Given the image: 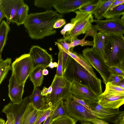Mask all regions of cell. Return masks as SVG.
Returning a JSON list of instances; mask_svg holds the SVG:
<instances>
[{"instance_id":"cell-48","label":"cell","mask_w":124,"mask_h":124,"mask_svg":"<svg viewBox=\"0 0 124 124\" xmlns=\"http://www.w3.org/2000/svg\"><path fill=\"white\" fill-rule=\"evenodd\" d=\"M58 65V64L56 62H51L49 65L48 67L51 69H53L54 67H57Z\"/></svg>"},{"instance_id":"cell-9","label":"cell","mask_w":124,"mask_h":124,"mask_svg":"<svg viewBox=\"0 0 124 124\" xmlns=\"http://www.w3.org/2000/svg\"><path fill=\"white\" fill-rule=\"evenodd\" d=\"M87 105L91 108L92 113L97 118L107 121L114 124L124 113V110L120 111L118 109H113L103 107L98 102Z\"/></svg>"},{"instance_id":"cell-41","label":"cell","mask_w":124,"mask_h":124,"mask_svg":"<svg viewBox=\"0 0 124 124\" xmlns=\"http://www.w3.org/2000/svg\"><path fill=\"white\" fill-rule=\"evenodd\" d=\"M58 48L61 50L62 51V69L63 71H64L68 60L70 56L66 52L63 51L60 47H58Z\"/></svg>"},{"instance_id":"cell-11","label":"cell","mask_w":124,"mask_h":124,"mask_svg":"<svg viewBox=\"0 0 124 124\" xmlns=\"http://www.w3.org/2000/svg\"><path fill=\"white\" fill-rule=\"evenodd\" d=\"M98 103L103 107L118 109L124 104V93L105 91L100 96Z\"/></svg>"},{"instance_id":"cell-36","label":"cell","mask_w":124,"mask_h":124,"mask_svg":"<svg viewBox=\"0 0 124 124\" xmlns=\"http://www.w3.org/2000/svg\"><path fill=\"white\" fill-rule=\"evenodd\" d=\"M108 70L110 74L121 76L124 79V71L118 66H110Z\"/></svg>"},{"instance_id":"cell-19","label":"cell","mask_w":124,"mask_h":124,"mask_svg":"<svg viewBox=\"0 0 124 124\" xmlns=\"http://www.w3.org/2000/svg\"><path fill=\"white\" fill-rule=\"evenodd\" d=\"M28 97L30 102L36 109L41 110L47 108L45 96L41 95L38 87H34L31 94Z\"/></svg>"},{"instance_id":"cell-27","label":"cell","mask_w":124,"mask_h":124,"mask_svg":"<svg viewBox=\"0 0 124 124\" xmlns=\"http://www.w3.org/2000/svg\"><path fill=\"white\" fill-rule=\"evenodd\" d=\"M124 15V2L108 10L106 13L104 18L106 19L119 18Z\"/></svg>"},{"instance_id":"cell-26","label":"cell","mask_w":124,"mask_h":124,"mask_svg":"<svg viewBox=\"0 0 124 124\" xmlns=\"http://www.w3.org/2000/svg\"><path fill=\"white\" fill-rule=\"evenodd\" d=\"M11 59L7 58L4 60L0 58V84L6 77L8 72L11 70Z\"/></svg>"},{"instance_id":"cell-15","label":"cell","mask_w":124,"mask_h":124,"mask_svg":"<svg viewBox=\"0 0 124 124\" xmlns=\"http://www.w3.org/2000/svg\"><path fill=\"white\" fill-rule=\"evenodd\" d=\"M93 0H59L53 6L56 11L62 15L74 12L79 9L84 4Z\"/></svg>"},{"instance_id":"cell-21","label":"cell","mask_w":124,"mask_h":124,"mask_svg":"<svg viewBox=\"0 0 124 124\" xmlns=\"http://www.w3.org/2000/svg\"><path fill=\"white\" fill-rule=\"evenodd\" d=\"M55 43L58 47H60L63 51L68 54L90 73L94 77H97L92 66L83 57L82 55L80 54H78L75 52H74L72 53L64 49L57 42H55Z\"/></svg>"},{"instance_id":"cell-29","label":"cell","mask_w":124,"mask_h":124,"mask_svg":"<svg viewBox=\"0 0 124 124\" xmlns=\"http://www.w3.org/2000/svg\"><path fill=\"white\" fill-rule=\"evenodd\" d=\"M55 106L41 110L35 124H40L44 122L51 115L55 108Z\"/></svg>"},{"instance_id":"cell-7","label":"cell","mask_w":124,"mask_h":124,"mask_svg":"<svg viewBox=\"0 0 124 124\" xmlns=\"http://www.w3.org/2000/svg\"><path fill=\"white\" fill-rule=\"evenodd\" d=\"M64 105L67 115L77 120L83 122H90L97 119L90 110L74 100L71 93L65 99Z\"/></svg>"},{"instance_id":"cell-45","label":"cell","mask_w":124,"mask_h":124,"mask_svg":"<svg viewBox=\"0 0 124 124\" xmlns=\"http://www.w3.org/2000/svg\"><path fill=\"white\" fill-rule=\"evenodd\" d=\"M73 99L82 105L83 106L85 107L86 108H87L91 110V108L89 107L87 105L85 102L83 100H81L73 96Z\"/></svg>"},{"instance_id":"cell-34","label":"cell","mask_w":124,"mask_h":124,"mask_svg":"<svg viewBox=\"0 0 124 124\" xmlns=\"http://www.w3.org/2000/svg\"><path fill=\"white\" fill-rule=\"evenodd\" d=\"M105 85V91L107 92L124 93V88L117 85H113L109 82H108Z\"/></svg>"},{"instance_id":"cell-28","label":"cell","mask_w":124,"mask_h":124,"mask_svg":"<svg viewBox=\"0 0 124 124\" xmlns=\"http://www.w3.org/2000/svg\"><path fill=\"white\" fill-rule=\"evenodd\" d=\"M67 115L63 100L58 103L51 115V121L59 116Z\"/></svg>"},{"instance_id":"cell-4","label":"cell","mask_w":124,"mask_h":124,"mask_svg":"<svg viewBox=\"0 0 124 124\" xmlns=\"http://www.w3.org/2000/svg\"><path fill=\"white\" fill-rule=\"evenodd\" d=\"M52 83V93L45 96L47 108L56 105L71 93V83L63 77H59L55 74Z\"/></svg>"},{"instance_id":"cell-54","label":"cell","mask_w":124,"mask_h":124,"mask_svg":"<svg viewBox=\"0 0 124 124\" xmlns=\"http://www.w3.org/2000/svg\"><path fill=\"white\" fill-rule=\"evenodd\" d=\"M5 121L2 118H0V124H5Z\"/></svg>"},{"instance_id":"cell-58","label":"cell","mask_w":124,"mask_h":124,"mask_svg":"<svg viewBox=\"0 0 124 124\" xmlns=\"http://www.w3.org/2000/svg\"></svg>"},{"instance_id":"cell-18","label":"cell","mask_w":124,"mask_h":124,"mask_svg":"<svg viewBox=\"0 0 124 124\" xmlns=\"http://www.w3.org/2000/svg\"><path fill=\"white\" fill-rule=\"evenodd\" d=\"M105 32L100 31L93 37L94 46L93 47L107 63L108 59L105 51V43L107 35Z\"/></svg>"},{"instance_id":"cell-31","label":"cell","mask_w":124,"mask_h":124,"mask_svg":"<svg viewBox=\"0 0 124 124\" xmlns=\"http://www.w3.org/2000/svg\"><path fill=\"white\" fill-rule=\"evenodd\" d=\"M77 121L67 115L57 117L52 120L50 124H76Z\"/></svg>"},{"instance_id":"cell-50","label":"cell","mask_w":124,"mask_h":124,"mask_svg":"<svg viewBox=\"0 0 124 124\" xmlns=\"http://www.w3.org/2000/svg\"><path fill=\"white\" fill-rule=\"evenodd\" d=\"M5 17L4 13L2 10L0 8V22H1L2 19Z\"/></svg>"},{"instance_id":"cell-22","label":"cell","mask_w":124,"mask_h":124,"mask_svg":"<svg viewBox=\"0 0 124 124\" xmlns=\"http://www.w3.org/2000/svg\"><path fill=\"white\" fill-rule=\"evenodd\" d=\"M40 110L36 108L30 102L23 114L21 124H35Z\"/></svg>"},{"instance_id":"cell-30","label":"cell","mask_w":124,"mask_h":124,"mask_svg":"<svg viewBox=\"0 0 124 124\" xmlns=\"http://www.w3.org/2000/svg\"><path fill=\"white\" fill-rule=\"evenodd\" d=\"M59 0H35L34 4L38 8H42L46 10H51L54 5Z\"/></svg>"},{"instance_id":"cell-53","label":"cell","mask_w":124,"mask_h":124,"mask_svg":"<svg viewBox=\"0 0 124 124\" xmlns=\"http://www.w3.org/2000/svg\"><path fill=\"white\" fill-rule=\"evenodd\" d=\"M48 74V71L46 69H44L43 71V74L44 75H46Z\"/></svg>"},{"instance_id":"cell-24","label":"cell","mask_w":124,"mask_h":124,"mask_svg":"<svg viewBox=\"0 0 124 124\" xmlns=\"http://www.w3.org/2000/svg\"><path fill=\"white\" fill-rule=\"evenodd\" d=\"M10 30L9 23L4 20H2L0 25V58L1 53L6 44L7 36Z\"/></svg>"},{"instance_id":"cell-32","label":"cell","mask_w":124,"mask_h":124,"mask_svg":"<svg viewBox=\"0 0 124 124\" xmlns=\"http://www.w3.org/2000/svg\"><path fill=\"white\" fill-rule=\"evenodd\" d=\"M85 38L84 37L81 39H78L73 40L70 43V45L71 47L80 45L81 46H90L93 47L94 46V43L93 41H89L85 40Z\"/></svg>"},{"instance_id":"cell-3","label":"cell","mask_w":124,"mask_h":124,"mask_svg":"<svg viewBox=\"0 0 124 124\" xmlns=\"http://www.w3.org/2000/svg\"><path fill=\"white\" fill-rule=\"evenodd\" d=\"M105 51L109 66H118L124 59V36L119 34H107Z\"/></svg>"},{"instance_id":"cell-2","label":"cell","mask_w":124,"mask_h":124,"mask_svg":"<svg viewBox=\"0 0 124 124\" xmlns=\"http://www.w3.org/2000/svg\"><path fill=\"white\" fill-rule=\"evenodd\" d=\"M63 77L71 83L74 82L85 86L99 96L103 93L101 79L90 73L70 56Z\"/></svg>"},{"instance_id":"cell-44","label":"cell","mask_w":124,"mask_h":124,"mask_svg":"<svg viewBox=\"0 0 124 124\" xmlns=\"http://www.w3.org/2000/svg\"><path fill=\"white\" fill-rule=\"evenodd\" d=\"M124 2V0H115L109 7L108 10L114 8Z\"/></svg>"},{"instance_id":"cell-40","label":"cell","mask_w":124,"mask_h":124,"mask_svg":"<svg viewBox=\"0 0 124 124\" xmlns=\"http://www.w3.org/2000/svg\"><path fill=\"white\" fill-rule=\"evenodd\" d=\"M124 79L122 77L110 74L108 80V82L115 85H117L118 83Z\"/></svg>"},{"instance_id":"cell-5","label":"cell","mask_w":124,"mask_h":124,"mask_svg":"<svg viewBox=\"0 0 124 124\" xmlns=\"http://www.w3.org/2000/svg\"><path fill=\"white\" fill-rule=\"evenodd\" d=\"M74 12L76 15L75 18L71 19L70 23H75V25L70 34L65 36L64 38L69 43L77 39L80 34L85 33L93 22V14L91 12H83L78 10Z\"/></svg>"},{"instance_id":"cell-6","label":"cell","mask_w":124,"mask_h":124,"mask_svg":"<svg viewBox=\"0 0 124 124\" xmlns=\"http://www.w3.org/2000/svg\"><path fill=\"white\" fill-rule=\"evenodd\" d=\"M12 74L19 85L25 84L34 68L32 60L29 54L17 58L11 64Z\"/></svg>"},{"instance_id":"cell-56","label":"cell","mask_w":124,"mask_h":124,"mask_svg":"<svg viewBox=\"0 0 124 124\" xmlns=\"http://www.w3.org/2000/svg\"><path fill=\"white\" fill-rule=\"evenodd\" d=\"M121 19L122 22L124 23V15L122 16Z\"/></svg>"},{"instance_id":"cell-37","label":"cell","mask_w":124,"mask_h":124,"mask_svg":"<svg viewBox=\"0 0 124 124\" xmlns=\"http://www.w3.org/2000/svg\"><path fill=\"white\" fill-rule=\"evenodd\" d=\"M75 23H68L65 24L63 28L60 31L61 33L62 34L64 38L65 36L69 35L71 32L74 28Z\"/></svg>"},{"instance_id":"cell-25","label":"cell","mask_w":124,"mask_h":124,"mask_svg":"<svg viewBox=\"0 0 124 124\" xmlns=\"http://www.w3.org/2000/svg\"><path fill=\"white\" fill-rule=\"evenodd\" d=\"M29 7L24 3L18 9L16 15V22L17 26L24 24L26 21L29 15Z\"/></svg>"},{"instance_id":"cell-51","label":"cell","mask_w":124,"mask_h":124,"mask_svg":"<svg viewBox=\"0 0 124 124\" xmlns=\"http://www.w3.org/2000/svg\"><path fill=\"white\" fill-rule=\"evenodd\" d=\"M117 85L124 88V79L119 82L118 84Z\"/></svg>"},{"instance_id":"cell-1","label":"cell","mask_w":124,"mask_h":124,"mask_svg":"<svg viewBox=\"0 0 124 124\" xmlns=\"http://www.w3.org/2000/svg\"><path fill=\"white\" fill-rule=\"evenodd\" d=\"M63 17L52 10L29 15L24 24L29 36L32 39H41L55 34L56 31L53 27L55 22Z\"/></svg>"},{"instance_id":"cell-38","label":"cell","mask_w":124,"mask_h":124,"mask_svg":"<svg viewBox=\"0 0 124 124\" xmlns=\"http://www.w3.org/2000/svg\"><path fill=\"white\" fill-rule=\"evenodd\" d=\"M56 42L59 43L66 50L72 53L74 52L73 50L74 47H71L70 45V43L67 42L64 38L58 39Z\"/></svg>"},{"instance_id":"cell-14","label":"cell","mask_w":124,"mask_h":124,"mask_svg":"<svg viewBox=\"0 0 124 124\" xmlns=\"http://www.w3.org/2000/svg\"><path fill=\"white\" fill-rule=\"evenodd\" d=\"M24 3L23 0H0V8L8 21L15 23L17 12Z\"/></svg>"},{"instance_id":"cell-42","label":"cell","mask_w":124,"mask_h":124,"mask_svg":"<svg viewBox=\"0 0 124 124\" xmlns=\"http://www.w3.org/2000/svg\"><path fill=\"white\" fill-rule=\"evenodd\" d=\"M53 83H52L50 86L48 88L44 87L41 91V94L42 96H46L51 93L52 90Z\"/></svg>"},{"instance_id":"cell-33","label":"cell","mask_w":124,"mask_h":124,"mask_svg":"<svg viewBox=\"0 0 124 124\" xmlns=\"http://www.w3.org/2000/svg\"><path fill=\"white\" fill-rule=\"evenodd\" d=\"M97 1L93 0L92 1L86 3L82 6L79 8V11L85 12H91L96 5V3H94Z\"/></svg>"},{"instance_id":"cell-39","label":"cell","mask_w":124,"mask_h":124,"mask_svg":"<svg viewBox=\"0 0 124 124\" xmlns=\"http://www.w3.org/2000/svg\"><path fill=\"white\" fill-rule=\"evenodd\" d=\"M100 31V30L97 25H92L90 28L86 32L84 37L86 38L88 36H90L93 37L97 33V31Z\"/></svg>"},{"instance_id":"cell-52","label":"cell","mask_w":124,"mask_h":124,"mask_svg":"<svg viewBox=\"0 0 124 124\" xmlns=\"http://www.w3.org/2000/svg\"><path fill=\"white\" fill-rule=\"evenodd\" d=\"M118 66L124 71V59L120 64Z\"/></svg>"},{"instance_id":"cell-20","label":"cell","mask_w":124,"mask_h":124,"mask_svg":"<svg viewBox=\"0 0 124 124\" xmlns=\"http://www.w3.org/2000/svg\"><path fill=\"white\" fill-rule=\"evenodd\" d=\"M115 0H99L96 3V5L92 12L95 19L97 20L104 18V16L108 9Z\"/></svg>"},{"instance_id":"cell-16","label":"cell","mask_w":124,"mask_h":124,"mask_svg":"<svg viewBox=\"0 0 124 124\" xmlns=\"http://www.w3.org/2000/svg\"><path fill=\"white\" fill-rule=\"evenodd\" d=\"M25 84L19 85L17 83L14 76L12 74L9 80L8 85V96L11 102L17 103L22 100Z\"/></svg>"},{"instance_id":"cell-17","label":"cell","mask_w":124,"mask_h":124,"mask_svg":"<svg viewBox=\"0 0 124 124\" xmlns=\"http://www.w3.org/2000/svg\"><path fill=\"white\" fill-rule=\"evenodd\" d=\"M30 102L28 96H26L18 102H10L8 103L14 117V124H21L23 114Z\"/></svg>"},{"instance_id":"cell-10","label":"cell","mask_w":124,"mask_h":124,"mask_svg":"<svg viewBox=\"0 0 124 124\" xmlns=\"http://www.w3.org/2000/svg\"><path fill=\"white\" fill-rule=\"evenodd\" d=\"M70 93L73 96L84 101L87 105L98 102L100 96L85 86L74 82L71 83Z\"/></svg>"},{"instance_id":"cell-13","label":"cell","mask_w":124,"mask_h":124,"mask_svg":"<svg viewBox=\"0 0 124 124\" xmlns=\"http://www.w3.org/2000/svg\"><path fill=\"white\" fill-rule=\"evenodd\" d=\"M29 54L32 60L34 68L40 65L48 67L53 60L52 55L49 54L46 49L38 45L31 46Z\"/></svg>"},{"instance_id":"cell-35","label":"cell","mask_w":124,"mask_h":124,"mask_svg":"<svg viewBox=\"0 0 124 124\" xmlns=\"http://www.w3.org/2000/svg\"><path fill=\"white\" fill-rule=\"evenodd\" d=\"M59 52L58 54V65L56 75L59 77H63V71L62 69V55L61 50L58 49Z\"/></svg>"},{"instance_id":"cell-23","label":"cell","mask_w":124,"mask_h":124,"mask_svg":"<svg viewBox=\"0 0 124 124\" xmlns=\"http://www.w3.org/2000/svg\"><path fill=\"white\" fill-rule=\"evenodd\" d=\"M47 67L44 65H40L33 69L29 77L34 87H39L42 84L44 79L43 71Z\"/></svg>"},{"instance_id":"cell-43","label":"cell","mask_w":124,"mask_h":124,"mask_svg":"<svg viewBox=\"0 0 124 124\" xmlns=\"http://www.w3.org/2000/svg\"><path fill=\"white\" fill-rule=\"evenodd\" d=\"M66 23L65 19L61 18L55 22L54 25L53 27L54 29L61 28Z\"/></svg>"},{"instance_id":"cell-49","label":"cell","mask_w":124,"mask_h":124,"mask_svg":"<svg viewBox=\"0 0 124 124\" xmlns=\"http://www.w3.org/2000/svg\"><path fill=\"white\" fill-rule=\"evenodd\" d=\"M51 121V115L44 122L43 124H50Z\"/></svg>"},{"instance_id":"cell-8","label":"cell","mask_w":124,"mask_h":124,"mask_svg":"<svg viewBox=\"0 0 124 124\" xmlns=\"http://www.w3.org/2000/svg\"><path fill=\"white\" fill-rule=\"evenodd\" d=\"M82 55L99 73L104 83L106 84L110 75L109 66L101 56L93 47L84 49L82 51Z\"/></svg>"},{"instance_id":"cell-46","label":"cell","mask_w":124,"mask_h":124,"mask_svg":"<svg viewBox=\"0 0 124 124\" xmlns=\"http://www.w3.org/2000/svg\"><path fill=\"white\" fill-rule=\"evenodd\" d=\"M93 124H110L105 120L98 119L90 122Z\"/></svg>"},{"instance_id":"cell-47","label":"cell","mask_w":124,"mask_h":124,"mask_svg":"<svg viewBox=\"0 0 124 124\" xmlns=\"http://www.w3.org/2000/svg\"><path fill=\"white\" fill-rule=\"evenodd\" d=\"M114 124H124V113Z\"/></svg>"},{"instance_id":"cell-12","label":"cell","mask_w":124,"mask_h":124,"mask_svg":"<svg viewBox=\"0 0 124 124\" xmlns=\"http://www.w3.org/2000/svg\"><path fill=\"white\" fill-rule=\"evenodd\" d=\"M100 31L107 34H124V23L120 18H116L105 20L93 19Z\"/></svg>"},{"instance_id":"cell-55","label":"cell","mask_w":124,"mask_h":124,"mask_svg":"<svg viewBox=\"0 0 124 124\" xmlns=\"http://www.w3.org/2000/svg\"><path fill=\"white\" fill-rule=\"evenodd\" d=\"M80 124H93L90 122H83Z\"/></svg>"},{"instance_id":"cell-57","label":"cell","mask_w":124,"mask_h":124,"mask_svg":"<svg viewBox=\"0 0 124 124\" xmlns=\"http://www.w3.org/2000/svg\"><path fill=\"white\" fill-rule=\"evenodd\" d=\"M5 124H8V121L7 120Z\"/></svg>"}]
</instances>
